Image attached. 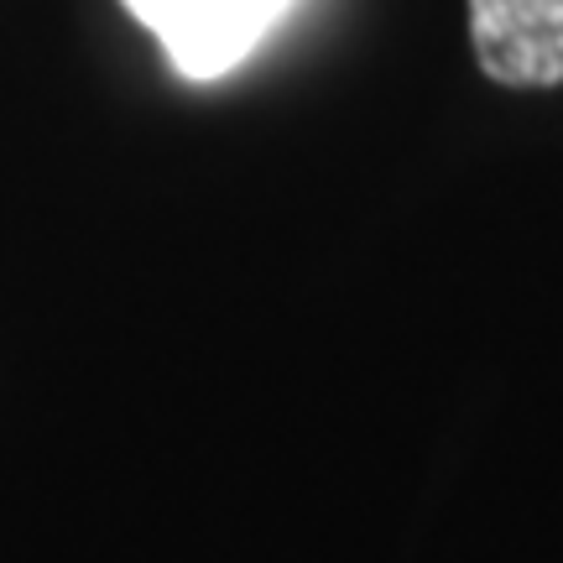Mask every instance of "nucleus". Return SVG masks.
<instances>
[{"instance_id":"f257e3e1","label":"nucleus","mask_w":563,"mask_h":563,"mask_svg":"<svg viewBox=\"0 0 563 563\" xmlns=\"http://www.w3.org/2000/svg\"><path fill=\"white\" fill-rule=\"evenodd\" d=\"M287 0H125V11L157 32L183 79H214L262 42Z\"/></svg>"},{"instance_id":"f03ea898","label":"nucleus","mask_w":563,"mask_h":563,"mask_svg":"<svg viewBox=\"0 0 563 563\" xmlns=\"http://www.w3.org/2000/svg\"><path fill=\"white\" fill-rule=\"evenodd\" d=\"M470 42L501 89L563 84V0H470Z\"/></svg>"}]
</instances>
